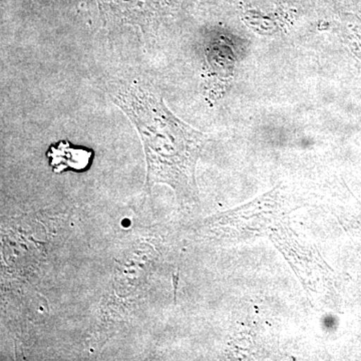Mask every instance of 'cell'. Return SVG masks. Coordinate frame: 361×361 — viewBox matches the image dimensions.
Listing matches in <instances>:
<instances>
[{
    "label": "cell",
    "mask_w": 361,
    "mask_h": 361,
    "mask_svg": "<svg viewBox=\"0 0 361 361\" xmlns=\"http://www.w3.org/2000/svg\"><path fill=\"white\" fill-rule=\"evenodd\" d=\"M99 16L108 30L134 26L144 35L156 32L159 26L179 11L183 0H96Z\"/></svg>",
    "instance_id": "cell-2"
},
{
    "label": "cell",
    "mask_w": 361,
    "mask_h": 361,
    "mask_svg": "<svg viewBox=\"0 0 361 361\" xmlns=\"http://www.w3.org/2000/svg\"><path fill=\"white\" fill-rule=\"evenodd\" d=\"M111 101L130 118L146 156V190L166 184L178 195L193 191L194 171L206 135L183 122L163 97L137 80H114L106 85Z\"/></svg>",
    "instance_id": "cell-1"
},
{
    "label": "cell",
    "mask_w": 361,
    "mask_h": 361,
    "mask_svg": "<svg viewBox=\"0 0 361 361\" xmlns=\"http://www.w3.org/2000/svg\"><path fill=\"white\" fill-rule=\"evenodd\" d=\"M47 156L54 172H63L66 170H85L89 167L94 153L90 149L61 141L51 145Z\"/></svg>",
    "instance_id": "cell-3"
}]
</instances>
